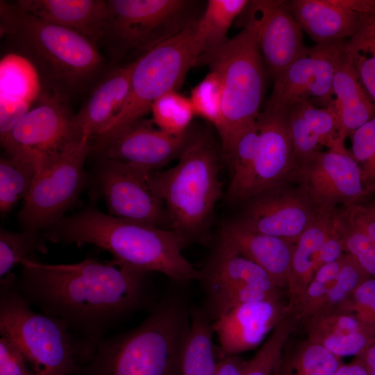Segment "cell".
I'll return each mask as SVG.
<instances>
[{
  "label": "cell",
  "instance_id": "1",
  "mask_svg": "<svg viewBox=\"0 0 375 375\" xmlns=\"http://www.w3.org/2000/svg\"><path fill=\"white\" fill-rule=\"evenodd\" d=\"M20 265L17 285L27 303L65 321L96 346L121 323L158 302L150 272L112 260L47 264L29 258Z\"/></svg>",
  "mask_w": 375,
  "mask_h": 375
},
{
  "label": "cell",
  "instance_id": "2",
  "mask_svg": "<svg viewBox=\"0 0 375 375\" xmlns=\"http://www.w3.org/2000/svg\"><path fill=\"white\" fill-rule=\"evenodd\" d=\"M190 308L181 287L168 291L139 325L100 341L76 375H181Z\"/></svg>",
  "mask_w": 375,
  "mask_h": 375
},
{
  "label": "cell",
  "instance_id": "3",
  "mask_svg": "<svg viewBox=\"0 0 375 375\" xmlns=\"http://www.w3.org/2000/svg\"><path fill=\"white\" fill-rule=\"evenodd\" d=\"M53 242L92 244L109 252L117 263L147 272H160L176 283L200 280L197 269L182 254L184 247L173 231L128 221L97 209L62 217L48 228Z\"/></svg>",
  "mask_w": 375,
  "mask_h": 375
},
{
  "label": "cell",
  "instance_id": "4",
  "mask_svg": "<svg viewBox=\"0 0 375 375\" xmlns=\"http://www.w3.org/2000/svg\"><path fill=\"white\" fill-rule=\"evenodd\" d=\"M0 335L18 347L31 375H76L97 347L65 321L35 311L20 294L14 274L0 281Z\"/></svg>",
  "mask_w": 375,
  "mask_h": 375
},
{
  "label": "cell",
  "instance_id": "5",
  "mask_svg": "<svg viewBox=\"0 0 375 375\" xmlns=\"http://www.w3.org/2000/svg\"><path fill=\"white\" fill-rule=\"evenodd\" d=\"M177 165L155 171L170 230L183 247L204 242L216 203L222 194L219 164L208 135L193 134Z\"/></svg>",
  "mask_w": 375,
  "mask_h": 375
},
{
  "label": "cell",
  "instance_id": "6",
  "mask_svg": "<svg viewBox=\"0 0 375 375\" xmlns=\"http://www.w3.org/2000/svg\"><path fill=\"white\" fill-rule=\"evenodd\" d=\"M1 33L25 51L49 76L76 88L92 80L103 65L97 44L67 28L45 22L1 1Z\"/></svg>",
  "mask_w": 375,
  "mask_h": 375
},
{
  "label": "cell",
  "instance_id": "7",
  "mask_svg": "<svg viewBox=\"0 0 375 375\" xmlns=\"http://www.w3.org/2000/svg\"><path fill=\"white\" fill-rule=\"evenodd\" d=\"M252 28H244L222 46L203 53L197 65L220 77L223 119L217 131L226 153L238 136L256 122L265 89V71Z\"/></svg>",
  "mask_w": 375,
  "mask_h": 375
},
{
  "label": "cell",
  "instance_id": "8",
  "mask_svg": "<svg viewBox=\"0 0 375 375\" xmlns=\"http://www.w3.org/2000/svg\"><path fill=\"white\" fill-rule=\"evenodd\" d=\"M98 43L114 62H132L201 16L192 0H108Z\"/></svg>",
  "mask_w": 375,
  "mask_h": 375
},
{
  "label": "cell",
  "instance_id": "9",
  "mask_svg": "<svg viewBox=\"0 0 375 375\" xmlns=\"http://www.w3.org/2000/svg\"><path fill=\"white\" fill-rule=\"evenodd\" d=\"M196 22L137 60L127 97L108 126L92 140V150L142 119L156 99L182 85L203 53Z\"/></svg>",
  "mask_w": 375,
  "mask_h": 375
},
{
  "label": "cell",
  "instance_id": "10",
  "mask_svg": "<svg viewBox=\"0 0 375 375\" xmlns=\"http://www.w3.org/2000/svg\"><path fill=\"white\" fill-rule=\"evenodd\" d=\"M200 271L206 299L203 310L212 322L240 304L280 299L287 294L263 269L221 238Z\"/></svg>",
  "mask_w": 375,
  "mask_h": 375
},
{
  "label": "cell",
  "instance_id": "11",
  "mask_svg": "<svg viewBox=\"0 0 375 375\" xmlns=\"http://www.w3.org/2000/svg\"><path fill=\"white\" fill-rule=\"evenodd\" d=\"M91 151L84 138L47 160L36 172L31 190L19 213L25 231L49 228L74 202L83 183V167Z\"/></svg>",
  "mask_w": 375,
  "mask_h": 375
},
{
  "label": "cell",
  "instance_id": "12",
  "mask_svg": "<svg viewBox=\"0 0 375 375\" xmlns=\"http://www.w3.org/2000/svg\"><path fill=\"white\" fill-rule=\"evenodd\" d=\"M292 183H297L320 212L338 205L362 203L369 195L359 166L345 147L317 151L296 165Z\"/></svg>",
  "mask_w": 375,
  "mask_h": 375
},
{
  "label": "cell",
  "instance_id": "13",
  "mask_svg": "<svg viewBox=\"0 0 375 375\" xmlns=\"http://www.w3.org/2000/svg\"><path fill=\"white\" fill-rule=\"evenodd\" d=\"M74 117L59 97L41 96L1 142L8 155L28 158L38 171L48 159L84 138L76 130Z\"/></svg>",
  "mask_w": 375,
  "mask_h": 375
},
{
  "label": "cell",
  "instance_id": "14",
  "mask_svg": "<svg viewBox=\"0 0 375 375\" xmlns=\"http://www.w3.org/2000/svg\"><path fill=\"white\" fill-rule=\"evenodd\" d=\"M344 42L316 44L306 47L273 80L272 92L265 107L288 109L302 101L322 108L332 105L333 79L344 51Z\"/></svg>",
  "mask_w": 375,
  "mask_h": 375
},
{
  "label": "cell",
  "instance_id": "15",
  "mask_svg": "<svg viewBox=\"0 0 375 375\" xmlns=\"http://www.w3.org/2000/svg\"><path fill=\"white\" fill-rule=\"evenodd\" d=\"M99 181L109 215L160 227L167 223L155 171L102 159Z\"/></svg>",
  "mask_w": 375,
  "mask_h": 375
},
{
  "label": "cell",
  "instance_id": "16",
  "mask_svg": "<svg viewBox=\"0 0 375 375\" xmlns=\"http://www.w3.org/2000/svg\"><path fill=\"white\" fill-rule=\"evenodd\" d=\"M247 201L241 222L294 244L319 212L302 189L292 183L274 186Z\"/></svg>",
  "mask_w": 375,
  "mask_h": 375
},
{
  "label": "cell",
  "instance_id": "17",
  "mask_svg": "<svg viewBox=\"0 0 375 375\" xmlns=\"http://www.w3.org/2000/svg\"><path fill=\"white\" fill-rule=\"evenodd\" d=\"M245 25L254 32L262 60L273 80L306 48L302 29L288 8V1H249Z\"/></svg>",
  "mask_w": 375,
  "mask_h": 375
},
{
  "label": "cell",
  "instance_id": "18",
  "mask_svg": "<svg viewBox=\"0 0 375 375\" xmlns=\"http://www.w3.org/2000/svg\"><path fill=\"white\" fill-rule=\"evenodd\" d=\"M256 124L259 131L258 151L242 201L279 184L292 183L296 169L288 109L265 107Z\"/></svg>",
  "mask_w": 375,
  "mask_h": 375
},
{
  "label": "cell",
  "instance_id": "19",
  "mask_svg": "<svg viewBox=\"0 0 375 375\" xmlns=\"http://www.w3.org/2000/svg\"><path fill=\"white\" fill-rule=\"evenodd\" d=\"M143 119L124 128L91 151L102 160L119 162L150 171L179 158L193 134L171 135Z\"/></svg>",
  "mask_w": 375,
  "mask_h": 375
},
{
  "label": "cell",
  "instance_id": "20",
  "mask_svg": "<svg viewBox=\"0 0 375 375\" xmlns=\"http://www.w3.org/2000/svg\"><path fill=\"white\" fill-rule=\"evenodd\" d=\"M293 310L292 303L287 304L283 299L249 302L231 308L212 322L220 358L258 347Z\"/></svg>",
  "mask_w": 375,
  "mask_h": 375
},
{
  "label": "cell",
  "instance_id": "21",
  "mask_svg": "<svg viewBox=\"0 0 375 375\" xmlns=\"http://www.w3.org/2000/svg\"><path fill=\"white\" fill-rule=\"evenodd\" d=\"M220 238L259 265L275 285L287 292L295 244L256 231L239 219L224 226Z\"/></svg>",
  "mask_w": 375,
  "mask_h": 375
},
{
  "label": "cell",
  "instance_id": "22",
  "mask_svg": "<svg viewBox=\"0 0 375 375\" xmlns=\"http://www.w3.org/2000/svg\"><path fill=\"white\" fill-rule=\"evenodd\" d=\"M288 122L296 165L317 151L345 147L333 103L328 107L316 106L302 101L288 108Z\"/></svg>",
  "mask_w": 375,
  "mask_h": 375
},
{
  "label": "cell",
  "instance_id": "23",
  "mask_svg": "<svg viewBox=\"0 0 375 375\" xmlns=\"http://www.w3.org/2000/svg\"><path fill=\"white\" fill-rule=\"evenodd\" d=\"M137 60L116 66L108 73L74 117L81 138L93 140L110 124L123 105Z\"/></svg>",
  "mask_w": 375,
  "mask_h": 375
},
{
  "label": "cell",
  "instance_id": "24",
  "mask_svg": "<svg viewBox=\"0 0 375 375\" xmlns=\"http://www.w3.org/2000/svg\"><path fill=\"white\" fill-rule=\"evenodd\" d=\"M15 3L23 10L73 30L97 44L107 13L106 1L102 0H20Z\"/></svg>",
  "mask_w": 375,
  "mask_h": 375
},
{
  "label": "cell",
  "instance_id": "25",
  "mask_svg": "<svg viewBox=\"0 0 375 375\" xmlns=\"http://www.w3.org/2000/svg\"><path fill=\"white\" fill-rule=\"evenodd\" d=\"M304 323L308 340L340 358L357 357L375 340L356 316L348 312L319 313Z\"/></svg>",
  "mask_w": 375,
  "mask_h": 375
},
{
  "label": "cell",
  "instance_id": "26",
  "mask_svg": "<svg viewBox=\"0 0 375 375\" xmlns=\"http://www.w3.org/2000/svg\"><path fill=\"white\" fill-rule=\"evenodd\" d=\"M288 6L302 31L317 44L350 38L360 21V14L340 6L334 0H292Z\"/></svg>",
  "mask_w": 375,
  "mask_h": 375
},
{
  "label": "cell",
  "instance_id": "27",
  "mask_svg": "<svg viewBox=\"0 0 375 375\" xmlns=\"http://www.w3.org/2000/svg\"><path fill=\"white\" fill-rule=\"evenodd\" d=\"M333 104L341 139H345L375 116V102L369 97L344 52L333 83Z\"/></svg>",
  "mask_w": 375,
  "mask_h": 375
},
{
  "label": "cell",
  "instance_id": "28",
  "mask_svg": "<svg viewBox=\"0 0 375 375\" xmlns=\"http://www.w3.org/2000/svg\"><path fill=\"white\" fill-rule=\"evenodd\" d=\"M335 211L319 212L295 243L287 288L293 308L319 269L321 251L332 228Z\"/></svg>",
  "mask_w": 375,
  "mask_h": 375
},
{
  "label": "cell",
  "instance_id": "29",
  "mask_svg": "<svg viewBox=\"0 0 375 375\" xmlns=\"http://www.w3.org/2000/svg\"><path fill=\"white\" fill-rule=\"evenodd\" d=\"M190 332L181 360V375H213L218 360L212 322L203 308H190Z\"/></svg>",
  "mask_w": 375,
  "mask_h": 375
},
{
  "label": "cell",
  "instance_id": "30",
  "mask_svg": "<svg viewBox=\"0 0 375 375\" xmlns=\"http://www.w3.org/2000/svg\"><path fill=\"white\" fill-rule=\"evenodd\" d=\"M344 52L364 88L375 102V15L360 14L358 26L347 41Z\"/></svg>",
  "mask_w": 375,
  "mask_h": 375
},
{
  "label": "cell",
  "instance_id": "31",
  "mask_svg": "<svg viewBox=\"0 0 375 375\" xmlns=\"http://www.w3.org/2000/svg\"><path fill=\"white\" fill-rule=\"evenodd\" d=\"M247 0H208L203 13L195 23L203 53L224 44L236 17L248 6Z\"/></svg>",
  "mask_w": 375,
  "mask_h": 375
},
{
  "label": "cell",
  "instance_id": "32",
  "mask_svg": "<svg viewBox=\"0 0 375 375\" xmlns=\"http://www.w3.org/2000/svg\"><path fill=\"white\" fill-rule=\"evenodd\" d=\"M40 90L36 69L31 61L17 54L1 60L0 99L31 104Z\"/></svg>",
  "mask_w": 375,
  "mask_h": 375
},
{
  "label": "cell",
  "instance_id": "33",
  "mask_svg": "<svg viewBox=\"0 0 375 375\" xmlns=\"http://www.w3.org/2000/svg\"><path fill=\"white\" fill-rule=\"evenodd\" d=\"M342 364V358L306 339L283 353L278 366L282 375H332Z\"/></svg>",
  "mask_w": 375,
  "mask_h": 375
},
{
  "label": "cell",
  "instance_id": "34",
  "mask_svg": "<svg viewBox=\"0 0 375 375\" xmlns=\"http://www.w3.org/2000/svg\"><path fill=\"white\" fill-rule=\"evenodd\" d=\"M258 142L259 131L256 122L241 133L224 153L231 171L227 193L231 201H242L256 160Z\"/></svg>",
  "mask_w": 375,
  "mask_h": 375
},
{
  "label": "cell",
  "instance_id": "35",
  "mask_svg": "<svg viewBox=\"0 0 375 375\" xmlns=\"http://www.w3.org/2000/svg\"><path fill=\"white\" fill-rule=\"evenodd\" d=\"M35 164L22 156L8 155L0 160V210L5 214L27 197L36 174Z\"/></svg>",
  "mask_w": 375,
  "mask_h": 375
},
{
  "label": "cell",
  "instance_id": "36",
  "mask_svg": "<svg viewBox=\"0 0 375 375\" xmlns=\"http://www.w3.org/2000/svg\"><path fill=\"white\" fill-rule=\"evenodd\" d=\"M297 322L292 315L283 319L247 361L243 375H273Z\"/></svg>",
  "mask_w": 375,
  "mask_h": 375
},
{
  "label": "cell",
  "instance_id": "37",
  "mask_svg": "<svg viewBox=\"0 0 375 375\" xmlns=\"http://www.w3.org/2000/svg\"><path fill=\"white\" fill-rule=\"evenodd\" d=\"M152 122L158 129L171 135H182L194 116L189 98L176 90L170 91L151 106Z\"/></svg>",
  "mask_w": 375,
  "mask_h": 375
},
{
  "label": "cell",
  "instance_id": "38",
  "mask_svg": "<svg viewBox=\"0 0 375 375\" xmlns=\"http://www.w3.org/2000/svg\"><path fill=\"white\" fill-rule=\"evenodd\" d=\"M36 251L47 253L42 238L37 232L0 231V281L10 276L14 267Z\"/></svg>",
  "mask_w": 375,
  "mask_h": 375
},
{
  "label": "cell",
  "instance_id": "39",
  "mask_svg": "<svg viewBox=\"0 0 375 375\" xmlns=\"http://www.w3.org/2000/svg\"><path fill=\"white\" fill-rule=\"evenodd\" d=\"M342 256L336 261L322 265L316 271L301 298L294 307L293 313L299 321L305 322L320 311L335 281Z\"/></svg>",
  "mask_w": 375,
  "mask_h": 375
},
{
  "label": "cell",
  "instance_id": "40",
  "mask_svg": "<svg viewBox=\"0 0 375 375\" xmlns=\"http://www.w3.org/2000/svg\"><path fill=\"white\" fill-rule=\"evenodd\" d=\"M189 99L194 115L208 121L218 131L223 119V87L219 76L210 71L192 88Z\"/></svg>",
  "mask_w": 375,
  "mask_h": 375
},
{
  "label": "cell",
  "instance_id": "41",
  "mask_svg": "<svg viewBox=\"0 0 375 375\" xmlns=\"http://www.w3.org/2000/svg\"><path fill=\"white\" fill-rule=\"evenodd\" d=\"M369 278L356 259L344 253L335 281L317 314L340 311L358 286Z\"/></svg>",
  "mask_w": 375,
  "mask_h": 375
},
{
  "label": "cell",
  "instance_id": "42",
  "mask_svg": "<svg viewBox=\"0 0 375 375\" xmlns=\"http://www.w3.org/2000/svg\"><path fill=\"white\" fill-rule=\"evenodd\" d=\"M351 153L357 162L362 184L369 194L375 193V116L350 135Z\"/></svg>",
  "mask_w": 375,
  "mask_h": 375
},
{
  "label": "cell",
  "instance_id": "43",
  "mask_svg": "<svg viewBox=\"0 0 375 375\" xmlns=\"http://www.w3.org/2000/svg\"><path fill=\"white\" fill-rule=\"evenodd\" d=\"M337 215L344 253L352 255L369 276L375 278V242L342 218L338 208Z\"/></svg>",
  "mask_w": 375,
  "mask_h": 375
},
{
  "label": "cell",
  "instance_id": "44",
  "mask_svg": "<svg viewBox=\"0 0 375 375\" xmlns=\"http://www.w3.org/2000/svg\"><path fill=\"white\" fill-rule=\"evenodd\" d=\"M340 311L353 314L375 336V278L359 285Z\"/></svg>",
  "mask_w": 375,
  "mask_h": 375
},
{
  "label": "cell",
  "instance_id": "45",
  "mask_svg": "<svg viewBox=\"0 0 375 375\" xmlns=\"http://www.w3.org/2000/svg\"><path fill=\"white\" fill-rule=\"evenodd\" d=\"M0 375H31L28 364L18 349L8 338L0 337Z\"/></svg>",
  "mask_w": 375,
  "mask_h": 375
},
{
  "label": "cell",
  "instance_id": "46",
  "mask_svg": "<svg viewBox=\"0 0 375 375\" xmlns=\"http://www.w3.org/2000/svg\"><path fill=\"white\" fill-rule=\"evenodd\" d=\"M344 253V243L336 209L332 228L321 251L319 268L324 265L338 260Z\"/></svg>",
  "mask_w": 375,
  "mask_h": 375
},
{
  "label": "cell",
  "instance_id": "47",
  "mask_svg": "<svg viewBox=\"0 0 375 375\" xmlns=\"http://www.w3.org/2000/svg\"><path fill=\"white\" fill-rule=\"evenodd\" d=\"M247 361L240 355L221 358L213 375H243Z\"/></svg>",
  "mask_w": 375,
  "mask_h": 375
},
{
  "label": "cell",
  "instance_id": "48",
  "mask_svg": "<svg viewBox=\"0 0 375 375\" xmlns=\"http://www.w3.org/2000/svg\"><path fill=\"white\" fill-rule=\"evenodd\" d=\"M332 375H368L361 360L356 357L351 362L342 364Z\"/></svg>",
  "mask_w": 375,
  "mask_h": 375
},
{
  "label": "cell",
  "instance_id": "49",
  "mask_svg": "<svg viewBox=\"0 0 375 375\" xmlns=\"http://www.w3.org/2000/svg\"><path fill=\"white\" fill-rule=\"evenodd\" d=\"M357 358L364 365L368 375H375V340Z\"/></svg>",
  "mask_w": 375,
  "mask_h": 375
},
{
  "label": "cell",
  "instance_id": "50",
  "mask_svg": "<svg viewBox=\"0 0 375 375\" xmlns=\"http://www.w3.org/2000/svg\"><path fill=\"white\" fill-rule=\"evenodd\" d=\"M278 363L277 365V366L276 367L274 371V373H273V375H282L280 372V370L278 369Z\"/></svg>",
  "mask_w": 375,
  "mask_h": 375
},
{
  "label": "cell",
  "instance_id": "51",
  "mask_svg": "<svg viewBox=\"0 0 375 375\" xmlns=\"http://www.w3.org/2000/svg\"><path fill=\"white\" fill-rule=\"evenodd\" d=\"M373 12H374V15H375V9H374V10L373 11Z\"/></svg>",
  "mask_w": 375,
  "mask_h": 375
}]
</instances>
